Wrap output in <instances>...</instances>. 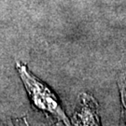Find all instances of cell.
I'll return each instance as SVG.
<instances>
[{
    "label": "cell",
    "instance_id": "7a4b0ae2",
    "mask_svg": "<svg viewBox=\"0 0 126 126\" xmlns=\"http://www.w3.org/2000/svg\"><path fill=\"white\" fill-rule=\"evenodd\" d=\"M122 103L126 108V83L123 85L122 90Z\"/></svg>",
    "mask_w": 126,
    "mask_h": 126
},
{
    "label": "cell",
    "instance_id": "6da1fadb",
    "mask_svg": "<svg viewBox=\"0 0 126 126\" xmlns=\"http://www.w3.org/2000/svg\"><path fill=\"white\" fill-rule=\"evenodd\" d=\"M17 69L26 88L32 102L37 108L50 113L65 124H69L67 117L63 112L58 99L51 91L34 76L23 63H17Z\"/></svg>",
    "mask_w": 126,
    "mask_h": 126
}]
</instances>
